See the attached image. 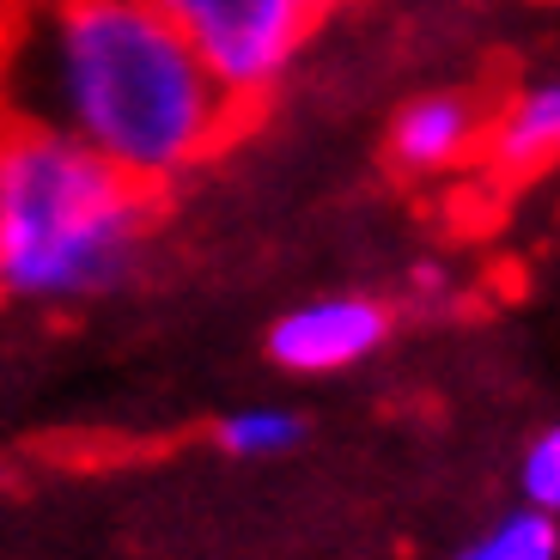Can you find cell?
<instances>
[{
	"label": "cell",
	"mask_w": 560,
	"mask_h": 560,
	"mask_svg": "<svg viewBox=\"0 0 560 560\" xmlns=\"http://www.w3.org/2000/svg\"><path fill=\"white\" fill-rule=\"evenodd\" d=\"M19 80L37 128L80 140L140 189L201 165L238 110L153 0H56Z\"/></svg>",
	"instance_id": "6da1fadb"
},
{
	"label": "cell",
	"mask_w": 560,
	"mask_h": 560,
	"mask_svg": "<svg viewBox=\"0 0 560 560\" xmlns=\"http://www.w3.org/2000/svg\"><path fill=\"white\" fill-rule=\"evenodd\" d=\"M147 189L56 128L0 135V293L85 299L128 275Z\"/></svg>",
	"instance_id": "7a4b0ae2"
},
{
	"label": "cell",
	"mask_w": 560,
	"mask_h": 560,
	"mask_svg": "<svg viewBox=\"0 0 560 560\" xmlns=\"http://www.w3.org/2000/svg\"><path fill=\"white\" fill-rule=\"evenodd\" d=\"M225 98H256L305 49L317 0H153Z\"/></svg>",
	"instance_id": "3957f363"
},
{
	"label": "cell",
	"mask_w": 560,
	"mask_h": 560,
	"mask_svg": "<svg viewBox=\"0 0 560 560\" xmlns=\"http://www.w3.org/2000/svg\"><path fill=\"white\" fill-rule=\"evenodd\" d=\"M390 336V311L365 293H329L311 299V305L287 311L268 336V353H275L287 372H305V378H329V372H348V365L372 360Z\"/></svg>",
	"instance_id": "277c9868"
},
{
	"label": "cell",
	"mask_w": 560,
	"mask_h": 560,
	"mask_svg": "<svg viewBox=\"0 0 560 560\" xmlns=\"http://www.w3.org/2000/svg\"><path fill=\"white\" fill-rule=\"evenodd\" d=\"M481 140V110L457 92H427V98L402 104L390 128V153L402 171H451L476 153Z\"/></svg>",
	"instance_id": "5b68a950"
},
{
	"label": "cell",
	"mask_w": 560,
	"mask_h": 560,
	"mask_svg": "<svg viewBox=\"0 0 560 560\" xmlns=\"http://www.w3.org/2000/svg\"><path fill=\"white\" fill-rule=\"evenodd\" d=\"M481 135H488L493 165L512 171V177H536V171H548L555 165V147H560V85L555 80L524 85L493 122H481Z\"/></svg>",
	"instance_id": "8992f818"
},
{
	"label": "cell",
	"mask_w": 560,
	"mask_h": 560,
	"mask_svg": "<svg viewBox=\"0 0 560 560\" xmlns=\"http://www.w3.org/2000/svg\"><path fill=\"white\" fill-rule=\"evenodd\" d=\"M457 560H560V530H555V512H505L500 524L476 536Z\"/></svg>",
	"instance_id": "52a82bcc"
},
{
	"label": "cell",
	"mask_w": 560,
	"mask_h": 560,
	"mask_svg": "<svg viewBox=\"0 0 560 560\" xmlns=\"http://www.w3.org/2000/svg\"><path fill=\"white\" fill-rule=\"evenodd\" d=\"M299 415L293 408H275V402H256V408H238V415L220 420V445L232 457H287L299 445Z\"/></svg>",
	"instance_id": "ba28073f"
},
{
	"label": "cell",
	"mask_w": 560,
	"mask_h": 560,
	"mask_svg": "<svg viewBox=\"0 0 560 560\" xmlns=\"http://www.w3.org/2000/svg\"><path fill=\"white\" fill-rule=\"evenodd\" d=\"M518 488L530 512H555L560 505V433H536L518 463Z\"/></svg>",
	"instance_id": "9c48e42d"
},
{
	"label": "cell",
	"mask_w": 560,
	"mask_h": 560,
	"mask_svg": "<svg viewBox=\"0 0 560 560\" xmlns=\"http://www.w3.org/2000/svg\"><path fill=\"white\" fill-rule=\"evenodd\" d=\"M317 7H323V0H317Z\"/></svg>",
	"instance_id": "30bf717a"
}]
</instances>
